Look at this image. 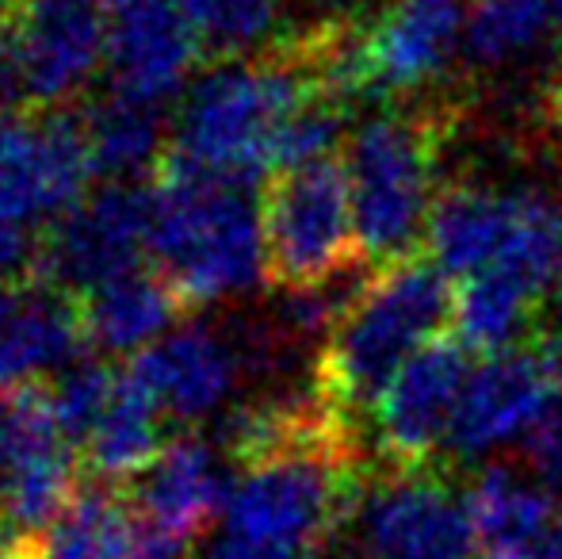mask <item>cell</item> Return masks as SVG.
<instances>
[{
	"label": "cell",
	"mask_w": 562,
	"mask_h": 559,
	"mask_svg": "<svg viewBox=\"0 0 562 559\" xmlns=\"http://www.w3.org/2000/svg\"><path fill=\"white\" fill-rule=\"evenodd\" d=\"M89 334L81 295L43 280H15L0 288V391L38 383L85 360Z\"/></svg>",
	"instance_id": "16"
},
{
	"label": "cell",
	"mask_w": 562,
	"mask_h": 559,
	"mask_svg": "<svg viewBox=\"0 0 562 559\" xmlns=\"http://www.w3.org/2000/svg\"><path fill=\"white\" fill-rule=\"evenodd\" d=\"M548 123H551V131L562 138V74L551 81V89H548Z\"/></svg>",
	"instance_id": "30"
},
{
	"label": "cell",
	"mask_w": 562,
	"mask_h": 559,
	"mask_svg": "<svg viewBox=\"0 0 562 559\" xmlns=\"http://www.w3.org/2000/svg\"><path fill=\"white\" fill-rule=\"evenodd\" d=\"M482 559H536L562 533V514L543 483L490 463L467 487Z\"/></svg>",
	"instance_id": "19"
},
{
	"label": "cell",
	"mask_w": 562,
	"mask_h": 559,
	"mask_svg": "<svg viewBox=\"0 0 562 559\" xmlns=\"http://www.w3.org/2000/svg\"><path fill=\"white\" fill-rule=\"evenodd\" d=\"M260 219L265 272L272 288H322L360 257L352 192L340 157L272 172L260 200Z\"/></svg>",
	"instance_id": "7"
},
{
	"label": "cell",
	"mask_w": 562,
	"mask_h": 559,
	"mask_svg": "<svg viewBox=\"0 0 562 559\" xmlns=\"http://www.w3.org/2000/svg\"><path fill=\"white\" fill-rule=\"evenodd\" d=\"M459 337H437L386 388L371 411L375 445L386 471L432 468V456L448 445L459 399L471 380V357Z\"/></svg>",
	"instance_id": "12"
},
{
	"label": "cell",
	"mask_w": 562,
	"mask_h": 559,
	"mask_svg": "<svg viewBox=\"0 0 562 559\" xmlns=\"http://www.w3.org/2000/svg\"><path fill=\"white\" fill-rule=\"evenodd\" d=\"M92 180L81 112L35 108L0 127V219L46 231L85 200Z\"/></svg>",
	"instance_id": "9"
},
{
	"label": "cell",
	"mask_w": 562,
	"mask_h": 559,
	"mask_svg": "<svg viewBox=\"0 0 562 559\" xmlns=\"http://www.w3.org/2000/svg\"><path fill=\"white\" fill-rule=\"evenodd\" d=\"M555 360L548 345L528 342L520 349L482 357L459 399L448 448L463 460H482L509 440L532 437L555 395Z\"/></svg>",
	"instance_id": "13"
},
{
	"label": "cell",
	"mask_w": 562,
	"mask_h": 559,
	"mask_svg": "<svg viewBox=\"0 0 562 559\" xmlns=\"http://www.w3.org/2000/svg\"><path fill=\"white\" fill-rule=\"evenodd\" d=\"M38 238L31 226H20V223H8L0 219V280H12L23 277V272H35V257H38Z\"/></svg>",
	"instance_id": "28"
},
{
	"label": "cell",
	"mask_w": 562,
	"mask_h": 559,
	"mask_svg": "<svg viewBox=\"0 0 562 559\" xmlns=\"http://www.w3.org/2000/svg\"><path fill=\"white\" fill-rule=\"evenodd\" d=\"M192 559H314L306 552H288V548L257 545V540L234 537V533H215L203 548H195Z\"/></svg>",
	"instance_id": "29"
},
{
	"label": "cell",
	"mask_w": 562,
	"mask_h": 559,
	"mask_svg": "<svg viewBox=\"0 0 562 559\" xmlns=\"http://www.w3.org/2000/svg\"><path fill=\"white\" fill-rule=\"evenodd\" d=\"M536 559H562V533H559V537H555V540H551V545H548V548H543V552H540V556H536Z\"/></svg>",
	"instance_id": "32"
},
{
	"label": "cell",
	"mask_w": 562,
	"mask_h": 559,
	"mask_svg": "<svg viewBox=\"0 0 562 559\" xmlns=\"http://www.w3.org/2000/svg\"><path fill=\"white\" fill-rule=\"evenodd\" d=\"M134 517L126 494L112 483H85L61 517L35 540V559H123L134 537Z\"/></svg>",
	"instance_id": "23"
},
{
	"label": "cell",
	"mask_w": 562,
	"mask_h": 559,
	"mask_svg": "<svg viewBox=\"0 0 562 559\" xmlns=\"http://www.w3.org/2000/svg\"><path fill=\"white\" fill-rule=\"evenodd\" d=\"M229 499V479L218 468V456L207 440L172 437L146 476L134 479L131 502L142 522H154L180 537H200L215 517H223Z\"/></svg>",
	"instance_id": "18"
},
{
	"label": "cell",
	"mask_w": 562,
	"mask_h": 559,
	"mask_svg": "<svg viewBox=\"0 0 562 559\" xmlns=\"http://www.w3.org/2000/svg\"><path fill=\"white\" fill-rule=\"evenodd\" d=\"M23 100H31L27 92V77H23V62L15 51V35L12 23H0V127L12 123L20 112Z\"/></svg>",
	"instance_id": "27"
},
{
	"label": "cell",
	"mask_w": 562,
	"mask_h": 559,
	"mask_svg": "<svg viewBox=\"0 0 562 559\" xmlns=\"http://www.w3.org/2000/svg\"><path fill=\"white\" fill-rule=\"evenodd\" d=\"M425 257L456 283L497 277L543 303L562 277V208L532 188H445Z\"/></svg>",
	"instance_id": "4"
},
{
	"label": "cell",
	"mask_w": 562,
	"mask_h": 559,
	"mask_svg": "<svg viewBox=\"0 0 562 559\" xmlns=\"http://www.w3.org/2000/svg\"><path fill=\"white\" fill-rule=\"evenodd\" d=\"M81 123L92 177L100 185H142V177L154 172L169 149L161 108L119 97V92H108L104 100L85 108Z\"/></svg>",
	"instance_id": "21"
},
{
	"label": "cell",
	"mask_w": 562,
	"mask_h": 559,
	"mask_svg": "<svg viewBox=\"0 0 562 559\" xmlns=\"http://www.w3.org/2000/svg\"><path fill=\"white\" fill-rule=\"evenodd\" d=\"M126 372L154 395L161 414L200 422L229 399L241 372V353L207 326H184L154 349L126 360Z\"/></svg>",
	"instance_id": "17"
},
{
	"label": "cell",
	"mask_w": 562,
	"mask_h": 559,
	"mask_svg": "<svg viewBox=\"0 0 562 559\" xmlns=\"http://www.w3.org/2000/svg\"><path fill=\"white\" fill-rule=\"evenodd\" d=\"M456 311V288L429 257H406L360 283L318 353V399L340 418L371 414L398 372Z\"/></svg>",
	"instance_id": "2"
},
{
	"label": "cell",
	"mask_w": 562,
	"mask_h": 559,
	"mask_svg": "<svg viewBox=\"0 0 562 559\" xmlns=\"http://www.w3.org/2000/svg\"><path fill=\"white\" fill-rule=\"evenodd\" d=\"M559 31L548 0H467L463 51L479 66H517Z\"/></svg>",
	"instance_id": "24"
},
{
	"label": "cell",
	"mask_w": 562,
	"mask_h": 559,
	"mask_svg": "<svg viewBox=\"0 0 562 559\" xmlns=\"http://www.w3.org/2000/svg\"><path fill=\"white\" fill-rule=\"evenodd\" d=\"M356 517L368 559H471L479 548L467 494L432 468L383 471Z\"/></svg>",
	"instance_id": "11"
},
{
	"label": "cell",
	"mask_w": 562,
	"mask_h": 559,
	"mask_svg": "<svg viewBox=\"0 0 562 559\" xmlns=\"http://www.w3.org/2000/svg\"><path fill=\"white\" fill-rule=\"evenodd\" d=\"M15 51L38 108H66L108 62L104 0H20Z\"/></svg>",
	"instance_id": "14"
},
{
	"label": "cell",
	"mask_w": 562,
	"mask_h": 559,
	"mask_svg": "<svg viewBox=\"0 0 562 559\" xmlns=\"http://www.w3.org/2000/svg\"><path fill=\"white\" fill-rule=\"evenodd\" d=\"M445 127L422 112H383L360 123L345 146L360 257L375 269L417 257L437 211Z\"/></svg>",
	"instance_id": "5"
},
{
	"label": "cell",
	"mask_w": 562,
	"mask_h": 559,
	"mask_svg": "<svg viewBox=\"0 0 562 559\" xmlns=\"http://www.w3.org/2000/svg\"><path fill=\"white\" fill-rule=\"evenodd\" d=\"M161 418L165 414L154 403V395L126 372V365L119 368L112 403L92 429V437L85 440V463L92 476L100 483L146 476L169 445V440H161Z\"/></svg>",
	"instance_id": "22"
},
{
	"label": "cell",
	"mask_w": 562,
	"mask_h": 559,
	"mask_svg": "<svg viewBox=\"0 0 562 559\" xmlns=\"http://www.w3.org/2000/svg\"><path fill=\"white\" fill-rule=\"evenodd\" d=\"M180 314H184V303L154 269H134L81 295L89 345L104 353L138 357V353L154 349L161 337H169V326L180 322Z\"/></svg>",
	"instance_id": "20"
},
{
	"label": "cell",
	"mask_w": 562,
	"mask_h": 559,
	"mask_svg": "<svg viewBox=\"0 0 562 559\" xmlns=\"http://www.w3.org/2000/svg\"><path fill=\"white\" fill-rule=\"evenodd\" d=\"M115 383H119V368L89 357L69 365L66 372H58L54 383H46L54 418H58V429L66 433L69 445L85 448V440L92 437V429H97L108 403H112Z\"/></svg>",
	"instance_id": "26"
},
{
	"label": "cell",
	"mask_w": 562,
	"mask_h": 559,
	"mask_svg": "<svg viewBox=\"0 0 562 559\" xmlns=\"http://www.w3.org/2000/svg\"><path fill=\"white\" fill-rule=\"evenodd\" d=\"M548 8H551V15H555V23L562 27V0H548Z\"/></svg>",
	"instance_id": "33"
},
{
	"label": "cell",
	"mask_w": 562,
	"mask_h": 559,
	"mask_svg": "<svg viewBox=\"0 0 562 559\" xmlns=\"http://www.w3.org/2000/svg\"><path fill=\"white\" fill-rule=\"evenodd\" d=\"M318 97L329 92L295 38L260 58L218 62L184 92L172 146L218 177L257 185L276 172L283 131Z\"/></svg>",
	"instance_id": "3"
},
{
	"label": "cell",
	"mask_w": 562,
	"mask_h": 559,
	"mask_svg": "<svg viewBox=\"0 0 562 559\" xmlns=\"http://www.w3.org/2000/svg\"><path fill=\"white\" fill-rule=\"evenodd\" d=\"M463 0H383L371 20L348 23V97H409L437 81L463 46Z\"/></svg>",
	"instance_id": "8"
},
{
	"label": "cell",
	"mask_w": 562,
	"mask_h": 559,
	"mask_svg": "<svg viewBox=\"0 0 562 559\" xmlns=\"http://www.w3.org/2000/svg\"><path fill=\"white\" fill-rule=\"evenodd\" d=\"M149 261L184 311L241 295L265 272V219L252 185L195 165L169 142L154 169Z\"/></svg>",
	"instance_id": "1"
},
{
	"label": "cell",
	"mask_w": 562,
	"mask_h": 559,
	"mask_svg": "<svg viewBox=\"0 0 562 559\" xmlns=\"http://www.w3.org/2000/svg\"><path fill=\"white\" fill-rule=\"evenodd\" d=\"M348 429L306 440L241 468L223 510L226 533L257 545L306 552L329 540L363 506V476Z\"/></svg>",
	"instance_id": "6"
},
{
	"label": "cell",
	"mask_w": 562,
	"mask_h": 559,
	"mask_svg": "<svg viewBox=\"0 0 562 559\" xmlns=\"http://www.w3.org/2000/svg\"><path fill=\"white\" fill-rule=\"evenodd\" d=\"M180 4L203 51L223 62L265 43L280 20V0H180Z\"/></svg>",
	"instance_id": "25"
},
{
	"label": "cell",
	"mask_w": 562,
	"mask_h": 559,
	"mask_svg": "<svg viewBox=\"0 0 562 559\" xmlns=\"http://www.w3.org/2000/svg\"><path fill=\"white\" fill-rule=\"evenodd\" d=\"M0 559H35V545H23V540H4V537H0Z\"/></svg>",
	"instance_id": "31"
},
{
	"label": "cell",
	"mask_w": 562,
	"mask_h": 559,
	"mask_svg": "<svg viewBox=\"0 0 562 559\" xmlns=\"http://www.w3.org/2000/svg\"><path fill=\"white\" fill-rule=\"evenodd\" d=\"M203 54L180 0H146L108 12V69L119 97L161 108L184 89Z\"/></svg>",
	"instance_id": "15"
},
{
	"label": "cell",
	"mask_w": 562,
	"mask_h": 559,
	"mask_svg": "<svg viewBox=\"0 0 562 559\" xmlns=\"http://www.w3.org/2000/svg\"><path fill=\"white\" fill-rule=\"evenodd\" d=\"M154 192L142 185H100L69 215L50 223L38 238L31 280L69 295H89L100 283L142 269L149 254Z\"/></svg>",
	"instance_id": "10"
}]
</instances>
